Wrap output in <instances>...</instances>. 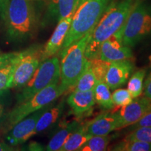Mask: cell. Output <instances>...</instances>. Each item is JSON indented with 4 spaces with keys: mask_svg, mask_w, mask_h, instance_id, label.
<instances>
[{
    "mask_svg": "<svg viewBox=\"0 0 151 151\" xmlns=\"http://www.w3.org/2000/svg\"><path fill=\"white\" fill-rule=\"evenodd\" d=\"M86 129V123L79 124L78 127L73 131L64 143L59 151H74L78 150L91 138Z\"/></svg>",
    "mask_w": 151,
    "mask_h": 151,
    "instance_id": "d6986e66",
    "label": "cell"
},
{
    "mask_svg": "<svg viewBox=\"0 0 151 151\" xmlns=\"http://www.w3.org/2000/svg\"><path fill=\"white\" fill-rule=\"evenodd\" d=\"M144 92L143 94L144 97H146L151 99V77L147 78L144 82Z\"/></svg>",
    "mask_w": 151,
    "mask_h": 151,
    "instance_id": "f546056e",
    "label": "cell"
},
{
    "mask_svg": "<svg viewBox=\"0 0 151 151\" xmlns=\"http://www.w3.org/2000/svg\"><path fill=\"white\" fill-rule=\"evenodd\" d=\"M134 69V63L130 59L110 62L104 81L111 90H116L127 83Z\"/></svg>",
    "mask_w": 151,
    "mask_h": 151,
    "instance_id": "7c38bea8",
    "label": "cell"
},
{
    "mask_svg": "<svg viewBox=\"0 0 151 151\" xmlns=\"http://www.w3.org/2000/svg\"><path fill=\"white\" fill-rule=\"evenodd\" d=\"M113 0H86L79 4L62 48H67L92 31Z\"/></svg>",
    "mask_w": 151,
    "mask_h": 151,
    "instance_id": "5b68a950",
    "label": "cell"
},
{
    "mask_svg": "<svg viewBox=\"0 0 151 151\" xmlns=\"http://www.w3.org/2000/svg\"><path fill=\"white\" fill-rule=\"evenodd\" d=\"M150 77H151V72H150V74H149V75H148V77H147V78H150Z\"/></svg>",
    "mask_w": 151,
    "mask_h": 151,
    "instance_id": "8d00e7d4",
    "label": "cell"
},
{
    "mask_svg": "<svg viewBox=\"0 0 151 151\" xmlns=\"http://www.w3.org/2000/svg\"><path fill=\"white\" fill-rule=\"evenodd\" d=\"M51 104L25 117L6 134V139L11 146H15L23 143L36 134L35 127L38 120Z\"/></svg>",
    "mask_w": 151,
    "mask_h": 151,
    "instance_id": "9c48e42d",
    "label": "cell"
},
{
    "mask_svg": "<svg viewBox=\"0 0 151 151\" xmlns=\"http://www.w3.org/2000/svg\"><path fill=\"white\" fill-rule=\"evenodd\" d=\"M122 29L101 43L98 55L99 59L112 62L132 59L133 58V52L131 48L124 45L122 42Z\"/></svg>",
    "mask_w": 151,
    "mask_h": 151,
    "instance_id": "30bf717a",
    "label": "cell"
},
{
    "mask_svg": "<svg viewBox=\"0 0 151 151\" xmlns=\"http://www.w3.org/2000/svg\"><path fill=\"white\" fill-rule=\"evenodd\" d=\"M32 1H37V0H32Z\"/></svg>",
    "mask_w": 151,
    "mask_h": 151,
    "instance_id": "f35d334b",
    "label": "cell"
},
{
    "mask_svg": "<svg viewBox=\"0 0 151 151\" xmlns=\"http://www.w3.org/2000/svg\"><path fill=\"white\" fill-rule=\"evenodd\" d=\"M90 33L91 32L67 48L60 50V83L67 92L73 90L79 77L86 67L88 59L86 49Z\"/></svg>",
    "mask_w": 151,
    "mask_h": 151,
    "instance_id": "277c9868",
    "label": "cell"
},
{
    "mask_svg": "<svg viewBox=\"0 0 151 151\" xmlns=\"http://www.w3.org/2000/svg\"><path fill=\"white\" fill-rule=\"evenodd\" d=\"M67 93V90L60 82L55 83L47 86L33 97L23 102L18 104L12 110L4 115L0 126V132L6 134L15 124L35 111L55 102L62 94Z\"/></svg>",
    "mask_w": 151,
    "mask_h": 151,
    "instance_id": "3957f363",
    "label": "cell"
},
{
    "mask_svg": "<svg viewBox=\"0 0 151 151\" xmlns=\"http://www.w3.org/2000/svg\"><path fill=\"white\" fill-rule=\"evenodd\" d=\"M97 83V78L90 67V60H88L86 69L79 77L73 90L82 92L93 90Z\"/></svg>",
    "mask_w": 151,
    "mask_h": 151,
    "instance_id": "7402d4cb",
    "label": "cell"
},
{
    "mask_svg": "<svg viewBox=\"0 0 151 151\" xmlns=\"http://www.w3.org/2000/svg\"><path fill=\"white\" fill-rule=\"evenodd\" d=\"M93 92L95 102L101 108L106 110H111L114 108L111 89L104 81H97Z\"/></svg>",
    "mask_w": 151,
    "mask_h": 151,
    "instance_id": "44dd1931",
    "label": "cell"
},
{
    "mask_svg": "<svg viewBox=\"0 0 151 151\" xmlns=\"http://www.w3.org/2000/svg\"><path fill=\"white\" fill-rule=\"evenodd\" d=\"M43 46L33 44L19 51L9 88H22L31 78L42 61Z\"/></svg>",
    "mask_w": 151,
    "mask_h": 151,
    "instance_id": "ba28073f",
    "label": "cell"
},
{
    "mask_svg": "<svg viewBox=\"0 0 151 151\" xmlns=\"http://www.w3.org/2000/svg\"><path fill=\"white\" fill-rule=\"evenodd\" d=\"M90 65L97 78V81H104V78L110 62L99 59V58L89 60Z\"/></svg>",
    "mask_w": 151,
    "mask_h": 151,
    "instance_id": "83f0119b",
    "label": "cell"
},
{
    "mask_svg": "<svg viewBox=\"0 0 151 151\" xmlns=\"http://www.w3.org/2000/svg\"><path fill=\"white\" fill-rule=\"evenodd\" d=\"M149 61H150V67H151V55L149 57Z\"/></svg>",
    "mask_w": 151,
    "mask_h": 151,
    "instance_id": "d590c367",
    "label": "cell"
},
{
    "mask_svg": "<svg viewBox=\"0 0 151 151\" xmlns=\"http://www.w3.org/2000/svg\"><path fill=\"white\" fill-rule=\"evenodd\" d=\"M19 52L0 55V95L9 89Z\"/></svg>",
    "mask_w": 151,
    "mask_h": 151,
    "instance_id": "e0dca14e",
    "label": "cell"
},
{
    "mask_svg": "<svg viewBox=\"0 0 151 151\" xmlns=\"http://www.w3.org/2000/svg\"><path fill=\"white\" fill-rule=\"evenodd\" d=\"M141 127H151V111H149L148 113H146L137 122L130 125V127H129V131H132V130Z\"/></svg>",
    "mask_w": 151,
    "mask_h": 151,
    "instance_id": "f1b7e54d",
    "label": "cell"
},
{
    "mask_svg": "<svg viewBox=\"0 0 151 151\" xmlns=\"http://www.w3.org/2000/svg\"><path fill=\"white\" fill-rule=\"evenodd\" d=\"M150 111V99L146 97L134 99L129 104L116 111L119 122V129L136 123Z\"/></svg>",
    "mask_w": 151,
    "mask_h": 151,
    "instance_id": "8fae6325",
    "label": "cell"
},
{
    "mask_svg": "<svg viewBox=\"0 0 151 151\" xmlns=\"http://www.w3.org/2000/svg\"><path fill=\"white\" fill-rule=\"evenodd\" d=\"M80 124V122L78 120H73L64 124L52 136L47 145L46 150L48 151H59L69 136L78 127Z\"/></svg>",
    "mask_w": 151,
    "mask_h": 151,
    "instance_id": "ffe728a7",
    "label": "cell"
},
{
    "mask_svg": "<svg viewBox=\"0 0 151 151\" xmlns=\"http://www.w3.org/2000/svg\"><path fill=\"white\" fill-rule=\"evenodd\" d=\"M84 1H86V0H79V4H78V5H79V4H81V3L83 2Z\"/></svg>",
    "mask_w": 151,
    "mask_h": 151,
    "instance_id": "e575fe53",
    "label": "cell"
},
{
    "mask_svg": "<svg viewBox=\"0 0 151 151\" xmlns=\"http://www.w3.org/2000/svg\"><path fill=\"white\" fill-rule=\"evenodd\" d=\"M139 0L111 1L90 33L86 55L88 60L97 58L99 48L105 40L123 29L129 15Z\"/></svg>",
    "mask_w": 151,
    "mask_h": 151,
    "instance_id": "6da1fadb",
    "label": "cell"
},
{
    "mask_svg": "<svg viewBox=\"0 0 151 151\" xmlns=\"http://www.w3.org/2000/svg\"><path fill=\"white\" fill-rule=\"evenodd\" d=\"M146 75V71L145 69H140L134 73L128 81L127 90L133 99L139 97L142 94Z\"/></svg>",
    "mask_w": 151,
    "mask_h": 151,
    "instance_id": "603a6c76",
    "label": "cell"
},
{
    "mask_svg": "<svg viewBox=\"0 0 151 151\" xmlns=\"http://www.w3.org/2000/svg\"><path fill=\"white\" fill-rule=\"evenodd\" d=\"M67 103L77 118L86 116L91 112L96 103L93 90L86 92L72 90L68 96Z\"/></svg>",
    "mask_w": 151,
    "mask_h": 151,
    "instance_id": "5bb4252c",
    "label": "cell"
},
{
    "mask_svg": "<svg viewBox=\"0 0 151 151\" xmlns=\"http://www.w3.org/2000/svg\"><path fill=\"white\" fill-rule=\"evenodd\" d=\"M116 151H151V143L140 141L122 140L113 146Z\"/></svg>",
    "mask_w": 151,
    "mask_h": 151,
    "instance_id": "d4e9b609",
    "label": "cell"
},
{
    "mask_svg": "<svg viewBox=\"0 0 151 151\" xmlns=\"http://www.w3.org/2000/svg\"><path fill=\"white\" fill-rule=\"evenodd\" d=\"M73 15L74 14L62 19L58 22L51 37L47 41L46 45L43 46L42 61L47 58L55 55L61 50L68 31L70 27Z\"/></svg>",
    "mask_w": 151,
    "mask_h": 151,
    "instance_id": "4fadbf2b",
    "label": "cell"
},
{
    "mask_svg": "<svg viewBox=\"0 0 151 151\" xmlns=\"http://www.w3.org/2000/svg\"><path fill=\"white\" fill-rule=\"evenodd\" d=\"M65 104V100L63 98L56 104L52 102L49 106L38 120L35 127L36 134L44 132L57 122L63 113Z\"/></svg>",
    "mask_w": 151,
    "mask_h": 151,
    "instance_id": "ac0fdd59",
    "label": "cell"
},
{
    "mask_svg": "<svg viewBox=\"0 0 151 151\" xmlns=\"http://www.w3.org/2000/svg\"><path fill=\"white\" fill-rule=\"evenodd\" d=\"M14 150V149H13L12 147L9 146L7 143H5L3 141H0V151H11Z\"/></svg>",
    "mask_w": 151,
    "mask_h": 151,
    "instance_id": "4dcf8cb0",
    "label": "cell"
},
{
    "mask_svg": "<svg viewBox=\"0 0 151 151\" xmlns=\"http://www.w3.org/2000/svg\"><path fill=\"white\" fill-rule=\"evenodd\" d=\"M41 1H48V0H41Z\"/></svg>",
    "mask_w": 151,
    "mask_h": 151,
    "instance_id": "74e56055",
    "label": "cell"
},
{
    "mask_svg": "<svg viewBox=\"0 0 151 151\" xmlns=\"http://www.w3.org/2000/svg\"><path fill=\"white\" fill-rule=\"evenodd\" d=\"M60 58L54 55L43 60L31 78L17 94V103L23 102L50 84L60 82Z\"/></svg>",
    "mask_w": 151,
    "mask_h": 151,
    "instance_id": "52a82bcc",
    "label": "cell"
},
{
    "mask_svg": "<svg viewBox=\"0 0 151 151\" xmlns=\"http://www.w3.org/2000/svg\"><path fill=\"white\" fill-rule=\"evenodd\" d=\"M4 117V106L3 105L0 103V126H1V122Z\"/></svg>",
    "mask_w": 151,
    "mask_h": 151,
    "instance_id": "836d02e7",
    "label": "cell"
},
{
    "mask_svg": "<svg viewBox=\"0 0 151 151\" xmlns=\"http://www.w3.org/2000/svg\"><path fill=\"white\" fill-rule=\"evenodd\" d=\"M111 137L106 136H92L78 151H104L106 150Z\"/></svg>",
    "mask_w": 151,
    "mask_h": 151,
    "instance_id": "cb8c5ba5",
    "label": "cell"
},
{
    "mask_svg": "<svg viewBox=\"0 0 151 151\" xmlns=\"http://www.w3.org/2000/svg\"><path fill=\"white\" fill-rule=\"evenodd\" d=\"M112 99L114 107L121 108L131 103L134 99L127 89L118 88L113 92Z\"/></svg>",
    "mask_w": 151,
    "mask_h": 151,
    "instance_id": "484cf974",
    "label": "cell"
},
{
    "mask_svg": "<svg viewBox=\"0 0 151 151\" xmlns=\"http://www.w3.org/2000/svg\"><path fill=\"white\" fill-rule=\"evenodd\" d=\"M42 146L37 142H32L29 146V150H43Z\"/></svg>",
    "mask_w": 151,
    "mask_h": 151,
    "instance_id": "1f68e13d",
    "label": "cell"
},
{
    "mask_svg": "<svg viewBox=\"0 0 151 151\" xmlns=\"http://www.w3.org/2000/svg\"><path fill=\"white\" fill-rule=\"evenodd\" d=\"M124 139L126 141H140L151 143V127H141L130 131Z\"/></svg>",
    "mask_w": 151,
    "mask_h": 151,
    "instance_id": "4316f807",
    "label": "cell"
},
{
    "mask_svg": "<svg viewBox=\"0 0 151 151\" xmlns=\"http://www.w3.org/2000/svg\"><path fill=\"white\" fill-rule=\"evenodd\" d=\"M7 1L8 0H0V18H1V16H2V14L4 12V10L6 4L7 3Z\"/></svg>",
    "mask_w": 151,
    "mask_h": 151,
    "instance_id": "d6a6232c",
    "label": "cell"
},
{
    "mask_svg": "<svg viewBox=\"0 0 151 151\" xmlns=\"http://www.w3.org/2000/svg\"><path fill=\"white\" fill-rule=\"evenodd\" d=\"M32 0H8L1 19L11 43H21L35 34L37 17Z\"/></svg>",
    "mask_w": 151,
    "mask_h": 151,
    "instance_id": "7a4b0ae2",
    "label": "cell"
},
{
    "mask_svg": "<svg viewBox=\"0 0 151 151\" xmlns=\"http://www.w3.org/2000/svg\"><path fill=\"white\" fill-rule=\"evenodd\" d=\"M86 129L91 136L109 135L119 129V122L116 112L103 113L86 122Z\"/></svg>",
    "mask_w": 151,
    "mask_h": 151,
    "instance_id": "9a60e30c",
    "label": "cell"
},
{
    "mask_svg": "<svg viewBox=\"0 0 151 151\" xmlns=\"http://www.w3.org/2000/svg\"><path fill=\"white\" fill-rule=\"evenodd\" d=\"M151 36V3L139 0L128 16L122 29V40L132 48Z\"/></svg>",
    "mask_w": 151,
    "mask_h": 151,
    "instance_id": "8992f818",
    "label": "cell"
},
{
    "mask_svg": "<svg viewBox=\"0 0 151 151\" xmlns=\"http://www.w3.org/2000/svg\"><path fill=\"white\" fill-rule=\"evenodd\" d=\"M79 0H49V3L43 21L57 22L75 13Z\"/></svg>",
    "mask_w": 151,
    "mask_h": 151,
    "instance_id": "2e32d148",
    "label": "cell"
}]
</instances>
